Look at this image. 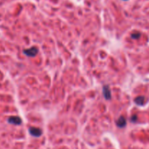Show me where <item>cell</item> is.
<instances>
[{
  "mask_svg": "<svg viewBox=\"0 0 149 149\" xmlns=\"http://www.w3.org/2000/svg\"><path fill=\"white\" fill-rule=\"evenodd\" d=\"M126 124H127V122H126V119L124 116H120L119 119L116 121V125L119 127H121V128L125 127Z\"/></svg>",
  "mask_w": 149,
  "mask_h": 149,
  "instance_id": "5",
  "label": "cell"
},
{
  "mask_svg": "<svg viewBox=\"0 0 149 149\" xmlns=\"http://www.w3.org/2000/svg\"><path fill=\"white\" fill-rule=\"evenodd\" d=\"M145 100H146V98H145L144 96H138L135 99V103L138 106H143Z\"/></svg>",
  "mask_w": 149,
  "mask_h": 149,
  "instance_id": "6",
  "label": "cell"
},
{
  "mask_svg": "<svg viewBox=\"0 0 149 149\" xmlns=\"http://www.w3.org/2000/svg\"><path fill=\"white\" fill-rule=\"evenodd\" d=\"M137 119H138V117H137L136 115H134V116H132V117H131V122H135L137 121Z\"/></svg>",
  "mask_w": 149,
  "mask_h": 149,
  "instance_id": "8",
  "label": "cell"
},
{
  "mask_svg": "<svg viewBox=\"0 0 149 149\" xmlns=\"http://www.w3.org/2000/svg\"><path fill=\"white\" fill-rule=\"evenodd\" d=\"M29 130L31 135L34 137H40L42 134V131L41 129L37 128V127H30Z\"/></svg>",
  "mask_w": 149,
  "mask_h": 149,
  "instance_id": "2",
  "label": "cell"
},
{
  "mask_svg": "<svg viewBox=\"0 0 149 149\" xmlns=\"http://www.w3.org/2000/svg\"><path fill=\"white\" fill-rule=\"evenodd\" d=\"M124 1H127V0H124Z\"/></svg>",
  "mask_w": 149,
  "mask_h": 149,
  "instance_id": "9",
  "label": "cell"
},
{
  "mask_svg": "<svg viewBox=\"0 0 149 149\" xmlns=\"http://www.w3.org/2000/svg\"><path fill=\"white\" fill-rule=\"evenodd\" d=\"M103 95H104L105 98L106 100H111V92L110 87L108 85H105L103 87Z\"/></svg>",
  "mask_w": 149,
  "mask_h": 149,
  "instance_id": "3",
  "label": "cell"
},
{
  "mask_svg": "<svg viewBox=\"0 0 149 149\" xmlns=\"http://www.w3.org/2000/svg\"><path fill=\"white\" fill-rule=\"evenodd\" d=\"M131 37H132V39H139L140 37V33H134L131 35Z\"/></svg>",
  "mask_w": 149,
  "mask_h": 149,
  "instance_id": "7",
  "label": "cell"
},
{
  "mask_svg": "<svg viewBox=\"0 0 149 149\" xmlns=\"http://www.w3.org/2000/svg\"><path fill=\"white\" fill-rule=\"evenodd\" d=\"M8 122L10 123V124L20 125V124L22 123V120H21V119L19 116H10V117L8 119Z\"/></svg>",
  "mask_w": 149,
  "mask_h": 149,
  "instance_id": "4",
  "label": "cell"
},
{
  "mask_svg": "<svg viewBox=\"0 0 149 149\" xmlns=\"http://www.w3.org/2000/svg\"><path fill=\"white\" fill-rule=\"evenodd\" d=\"M23 53L27 56H29V57H34L38 53V49L33 47L30 48V49H24Z\"/></svg>",
  "mask_w": 149,
  "mask_h": 149,
  "instance_id": "1",
  "label": "cell"
}]
</instances>
